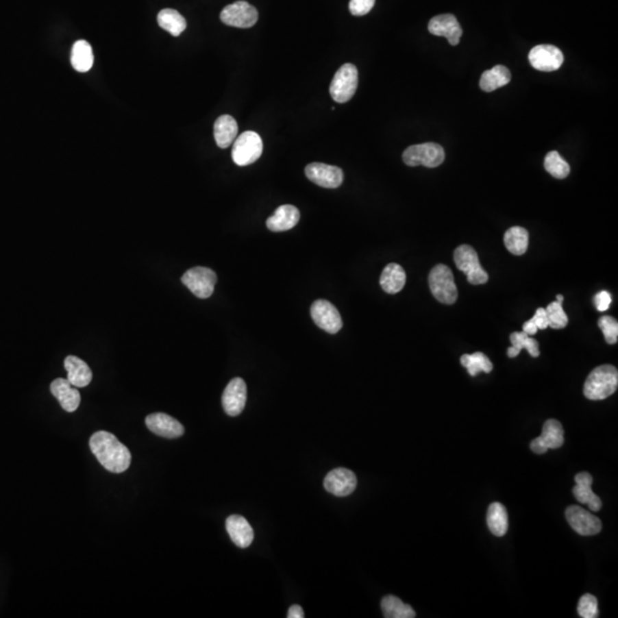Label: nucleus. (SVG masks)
<instances>
[{"instance_id": "1", "label": "nucleus", "mask_w": 618, "mask_h": 618, "mask_svg": "<svg viewBox=\"0 0 618 618\" xmlns=\"http://www.w3.org/2000/svg\"><path fill=\"white\" fill-rule=\"evenodd\" d=\"M90 448L101 465L112 473L125 472L132 460L129 449L109 432L94 433L90 440Z\"/></svg>"}, {"instance_id": "2", "label": "nucleus", "mask_w": 618, "mask_h": 618, "mask_svg": "<svg viewBox=\"0 0 618 618\" xmlns=\"http://www.w3.org/2000/svg\"><path fill=\"white\" fill-rule=\"evenodd\" d=\"M618 386L617 369L604 364L594 369L584 384V395L592 401H600L613 395Z\"/></svg>"}, {"instance_id": "3", "label": "nucleus", "mask_w": 618, "mask_h": 618, "mask_svg": "<svg viewBox=\"0 0 618 618\" xmlns=\"http://www.w3.org/2000/svg\"><path fill=\"white\" fill-rule=\"evenodd\" d=\"M428 284L432 295L438 301L445 305L455 304L458 298V290L452 269L445 264H438L432 269L428 276Z\"/></svg>"}, {"instance_id": "4", "label": "nucleus", "mask_w": 618, "mask_h": 618, "mask_svg": "<svg viewBox=\"0 0 618 618\" xmlns=\"http://www.w3.org/2000/svg\"><path fill=\"white\" fill-rule=\"evenodd\" d=\"M403 162L408 166L438 167L443 163L445 158L443 147L438 143H426L415 145L404 150L402 155Z\"/></svg>"}, {"instance_id": "5", "label": "nucleus", "mask_w": 618, "mask_h": 618, "mask_svg": "<svg viewBox=\"0 0 618 618\" xmlns=\"http://www.w3.org/2000/svg\"><path fill=\"white\" fill-rule=\"evenodd\" d=\"M454 260L459 271H462L471 284H486L489 276L480 264L479 256L471 245L462 244L454 254Z\"/></svg>"}, {"instance_id": "6", "label": "nucleus", "mask_w": 618, "mask_h": 618, "mask_svg": "<svg viewBox=\"0 0 618 618\" xmlns=\"http://www.w3.org/2000/svg\"><path fill=\"white\" fill-rule=\"evenodd\" d=\"M264 150V143L260 136L252 131H247L237 136L234 141L233 157L234 163L238 166H247L254 164L260 158Z\"/></svg>"}, {"instance_id": "7", "label": "nucleus", "mask_w": 618, "mask_h": 618, "mask_svg": "<svg viewBox=\"0 0 618 618\" xmlns=\"http://www.w3.org/2000/svg\"><path fill=\"white\" fill-rule=\"evenodd\" d=\"M358 73L354 64L346 63L341 66L330 84V94L337 103H346L358 90Z\"/></svg>"}, {"instance_id": "8", "label": "nucleus", "mask_w": 618, "mask_h": 618, "mask_svg": "<svg viewBox=\"0 0 618 618\" xmlns=\"http://www.w3.org/2000/svg\"><path fill=\"white\" fill-rule=\"evenodd\" d=\"M217 281L216 273L206 267L191 268L181 277V282L199 299H208L213 295Z\"/></svg>"}, {"instance_id": "9", "label": "nucleus", "mask_w": 618, "mask_h": 618, "mask_svg": "<svg viewBox=\"0 0 618 618\" xmlns=\"http://www.w3.org/2000/svg\"><path fill=\"white\" fill-rule=\"evenodd\" d=\"M258 16L257 8L252 5L247 1H236L223 8L220 20L230 27L247 29L257 23Z\"/></svg>"}, {"instance_id": "10", "label": "nucleus", "mask_w": 618, "mask_h": 618, "mask_svg": "<svg viewBox=\"0 0 618 618\" xmlns=\"http://www.w3.org/2000/svg\"><path fill=\"white\" fill-rule=\"evenodd\" d=\"M310 315L317 327L327 334H336L343 327V320L341 313L330 301L327 300H317L312 305Z\"/></svg>"}, {"instance_id": "11", "label": "nucleus", "mask_w": 618, "mask_h": 618, "mask_svg": "<svg viewBox=\"0 0 618 618\" xmlns=\"http://www.w3.org/2000/svg\"><path fill=\"white\" fill-rule=\"evenodd\" d=\"M566 519L570 527L582 536L597 535L602 529L600 519L576 505L567 508Z\"/></svg>"}, {"instance_id": "12", "label": "nucleus", "mask_w": 618, "mask_h": 618, "mask_svg": "<svg viewBox=\"0 0 618 618\" xmlns=\"http://www.w3.org/2000/svg\"><path fill=\"white\" fill-rule=\"evenodd\" d=\"M306 177L320 187L334 189L341 187L344 173L341 167L323 163H312L306 166Z\"/></svg>"}, {"instance_id": "13", "label": "nucleus", "mask_w": 618, "mask_h": 618, "mask_svg": "<svg viewBox=\"0 0 618 618\" xmlns=\"http://www.w3.org/2000/svg\"><path fill=\"white\" fill-rule=\"evenodd\" d=\"M358 486V479L351 469L339 467L332 469L324 479V488L327 493L337 497L349 496Z\"/></svg>"}, {"instance_id": "14", "label": "nucleus", "mask_w": 618, "mask_h": 618, "mask_svg": "<svg viewBox=\"0 0 618 618\" xmlns=\"http://www.w3.org/2000/svg\"><path fill=\"white\" fill-rule=\"evenodd\" d=\"M563 442H565V432L563 425L556 419H549L543 426L542 435L530 443V448L535 454L543 455L549 449L563 447Z\"/></svg>"}, {"instance_id": "15", "label": "nucleus", "mask_w": 618, "mask_h": 618, "mask_svg": "<svg viewBox=\"0 0 618 618\" xmlns=\"http://www.w3.org/2000/svg\"><path fill=\"white\" fill-rule=\"evenodd\" d=\"M563 54L553 45H539L529 52V62L539 71H556L563 66Z\"/></svg>"}, {"instance_id": "16", "label": "nucleus", "mask_w": 618, "mask_h": 618, "mask_svg": "<svg viewBox=\"0 0 618 618\" xmlns=\"http://www.w3.org/2000/svg\"><path fill=\"white\" fill-rule=\"evenodd\" d=\"M247 384L242 378H234L223 394V406L228 416L236 417L242 414L247 404Z\"/></svg>"}, {"instance_id": "17", "label": "nucleus", "mask_w": 618, "mask_h": 618, "mask_svg": "<svg viewBox=\"0 0 618 618\" xmlns=\"http://www.w3.org/2000/svg\"><path fill=\"white\" fill-rule=\"evenodd\" d=\"M428 32L432 35L445 37L449 44L458 45L462 38V29L455 15L442 14L434 16L428 23Z\"/></svg>"}, {"instance_id": "18", "label": "nucleus", "mask_w": 618, "mask_h": 618, "mask_svg": "<svg viewBox=\"0 0 618 618\" xmlns=\"http://www.w3.org/2000/svg\"><path fill=\"white\" fill-rule=\"evenodd\" d=\"M146 425L148 430L153 432V434L162 436V438H180L184 433V426L177 419H174L173 417L163 414V412L149 415L146 418Z\"/></svg>"}, {"instance_id": "19", "label": "nucleus", "mask_w": 618, "mask_h": 618, "mask_svg": "<svg viewBox=\"0 0 618 618\" xmlns=\"http://www.w3.org/2000/svg\"><path fill=\"white\" fill-rule=\"evenodd\" d=\"M226 529L234 544L240 549H247L254 542V529L240 515H230L226 520Z\"/></svg>"}, {"instance_id": "20", "label": "nucleus", "mask_w": 618, "mask_h": 618, "mask_svg": "<svg viewBox=\"0 0 618 618\" xmlns=\"http://www.w3.org/2000/svg\"><path fill=\"white\" fill-rule=\"evenodd\" d=\"M576 486H573V493L577 502L580 504H587L591 510L597 512L602 507V502L600 498L592 491V483L593 478L590 473L580 472L575 476Z\"/></svg>"}, {"instance_id": "21", "label": "nucleus", "mask_w": 618, "mask_h": 618, "mask_svg": "<svg viewBox=\"0 0 618 618\" xmlns=\"http://www.w3.org/2000/svg\"><path fill=\"white\" fill-rule=\"evenodd\" d=\"M51 392L66 412H73L80 404L78 389L73 387L68 379L58 378L51 384Z\"/></svg>"}, {"instance_id": "22", "label": "nucleus", "mask_w": 618, "mask_h": 618, "mask_svg": "<svg viewBox=\"0 0 618 618\" xmlns=\"http://www.w3.org/2000/svg\"><path fill=\"white\" fill-rule=\"evenodd\" d=\"M300 220V212L293 205H282L273 216L267 219V228L274 233L286 232L297 226Z\"/></svg>"}, {"instance_id": "23", "label": "nucleus", "mask_w": 618, "mask_h": 618, "mask_svg": "<svg viewBox=\"0 0 618 618\" xmlns=\"http://www.w3.org/2000/svg\"><path fill=\"white\" fill-rule=\"evenodd\" d=\"M64 368L68 372V380L73 387H86L92 382V370L82 358L69 355L64 360Z\"/></svg>"}, {"instance_id": "24", "label": "nucleus", "mask_w": 618, "mask_h": 618, "mask_svg": "<svg viewBox=\"0 0 618 618\" xmlns=\"http://www.w3.org/2000/svg\"><path fill=\"white\" fill-rule=\"evenodd\" d=\"M238 133V126L234 117L230 115L220 116L214 123V139L221 149H226L235 141Z\"/></svg>"}, {"instance_id": "25", "label": "nucleus", "mask_w": 618, "mask_h": 618, "mask_svg": "<svg viewBox=\"0 0 618 618\" xmlns=\"http://www.w3.org/2000/svg\"><path fill=\"white\" fill-rule=\"evenodd\" d=\"M406 271L399 264H388L384 268L380 276V286L389 295H395L406 285Z\"/></svg>"}, {"instance_id": "26", "label": "nucleus", "mask_w": 618, "mask_h": 618, "mask_svg": "<svg viewBox=\"0 0 618 618\" xmlns=\"http://www.w3.org/2000/svg\"><path fill=\"white\" fill-rule=\"evenodd\" d=\"M94 63L93 49L86 40H77L71 51V64L78 73H87Z\"/></svg>"}, {"instance_id": "27", "label": "nucleus", "mask_w": 618, "mask_h": 618, "mask_svg": "<svg viewBox=\"0 0 618 618\" xmlns=\"http://www.w3.org/2000/svg\"><path fill=\"white\" fill-rule=\"evenodd\" d=\"M486 523L493 535L503 537L508 529V515L504 505L500 503H493L488 508Z\"/></svg>"}, {"instance_id": "28", "label": "nucleus", "mask_w": 618, "mask_h": 618, "mask_svg": "<svg viewBox=\"0 0 618 618\" xmlns=\"http://www.w3.org/2000/svg\"><path fill=\"white\" fill-rule=\"evenodd\" d=\"M512 79L510 70L506 66H496L491 69L486 70L482 73L480 79V87L484 92H493V90L505 86Z\"/></svg>"}, {"instance_id": "29", "label": "nucleus", "mask_w": 618, "mask_h": 618, "mask_svg": "<svg viewBox=\"0 0 618 618\" xmlns=\"http://www.w3.org/2000/svg\"><path fill=\"white\" fill-rule=\"evenodd\" d=\"M504 243L507 250L515 256H522L528 250V230L522 227H510L504 235Z\"/></svg>"}, {"instance_id": "30", "label": "nucleus", "mask_w": 618, "mask_h": 618, "mask_svg": "<svg viewBox=\"0 0 618 618\" xmlns=\"http://www.w3.org/2000/svg\"><path fill=\"white\" fill-rule=\"evenodd\" d=\"M157 22L160 28L170 32L174 37L180 36L187 28V21L179 12L172 8H165L157 15Z\"/></svg>"}, {"instance_id": "31", "label": "nucleus", "mask_w": 618, "mask_h": 618, "mask_svg": "<svg viewBox=\"0 0 618 618\" xmlns=\"http://www.w3.org/2000/svg\"><path fill=\"white\" fill-rule=\"evenodd\" d=\"M510 341L512 346L507 349L508 358H517L523 348L529 351V354L532 355V358H539V341L530 337L529 334H526L523 331L522 332H514V334H510Z\"/></svg>"}, {"instance_id": "32", "label": "nucleus", "mask_w": 618, "mask_h": 618, "mask_svg": "<svg viewBox=\"0 0 618 618\" xmlns=\"http://www.w3.org/2000/svg\"><path fill=\"white\" fill-rule=\"evenodd\" d=\"M382 610L386 618H414L416 613L410 604L394 595H387L382 600Z\"/></svg>"}, {"instance_id": "33", "label": "nucleus", "mask_w": 618, "mask_h": 618, "mask_svg": "<svg viewBox=\"0 0 618 618\" xmlns=\"http://www.w3.org/2000/svg\"><path fill=\"white\" fill-rule=\"evenodd\" d=\"M460 363L464 368L467 369V371L472 377H475L480 371L486 372V373L493 371V363L481 351H476L474 354L462 355Z\"/></svg>"}, {"instance_id": "34", "label": "nucleus", "mask_w": 618, "mask_h": 618, "mask_svg": "<svg viewBox=\"0 0 618 618\" xmlns=\"http://www.w3.org/2000/svg\"><path fill=\"white\" fill-rule=\"evenodd\" d=\"M544 167L556 179H566L570 173L569 164L563 160L558 151H549L544 160Z\"/></svg>"}, {"instance_id": "35", "label": "nucleus", "mask_w": 618, "mask_h": 618, "mask_svg": "<svg viewBox=\"0 0 618 618\" xmlns=\"http://www.w3.org/2000/svg\"><path fill=\"white\" fill-rule=\"evenodd\" d=\"M545 309L549 317V327L552 329H563L568 325L569 320L563 310V304L558 301L551 302Z\"/></svg>"}, {"instance_id": "36", "label": "nucleus", "mask_w": 618, "mask_h": 618, "mask_svg": "<svg viewBox=\"0 0 618 618\" xmlns=\"http://www.w3.org/2000/svg\"><path fill=\"white\" fill-rule=\"evenodd\" d=\"M597 325L600 327L602 334H604V339L609 345H614L618 341V322L615 320L614 317H602L597 322Z\"/></svg>"}, {"instance_id": "37", "label": "nucleus", "mask_w": 618, "mask_h": 618, "mask_svg": "<svg viewBox=\"0 0 618 618\" xmlns=\"http://www.w3.org/2000/svg\"><path fill=\"white\" fill-rule=\"evenodd\" d=\"M578 614L583 618H597L599 616L597 597L592 594H584L578 602Z\"/></svg>"}, {"instance_id": "38", "label": "nucleus", "mask_w": 618, "mask_h": 618, "mask_svg": "<svg viewBox=\"0 0 618 618\" xmlns=\"http://www.w3.org/2000/svg\"><path fill=\"white\" fill-rule=\"evenodd\" d=\"M375 3V0H351L349 11L354 16H363L371 11Z\"/></svg>"}, {"instance_id": "39", "label": "nucleus", "mask_w": 618, "mask_h": 618, "mask_svg": "<svg viewBox=\"0 0 618 618\" xmlns=\"http://www.w3.org/2000/svg\"><path fill=\"white\" fill-rule=\"evenodd\" d=\"M611 295L608 291H601L594 297V305L599 312H606L611 305Z\"/></svg>"}, {"instance_id": "40", "label": "nucleus", "mask_w": 618, "mask_h": 618, "mask_svg": "<svg viewBox=\"0 0 618 618\" xmlns=\"http://www.w3.org/2000/svg\"><path fill=\"white\" fill-rule=\"evenodd\" d=\"M530 321L539 330H545L546 327H549V317L546 313V309L542 308V307L536 310L535 315Z\"/></svg>"}, {"instance_id": "41", "label": "nucleus", "mask_w": 618, "mask_h": 618, "mask_svg": "<svg viewBox=\"0 0 618 618\" xmlns=\"http://www.w3.org/2000/svg\"><path fill=\"white\" fill-rule=\"evenodd\" d=\"M304 617H305V614H304V609H302L300 606H298V604H293V606H291V607L288 608V618Z\"/></svg>"}, {"instance_id": "42", "label": "nucleus", "mask_w": 618, "mask_h": 618, "mask_svg": "<svg viewBox=\"0 0 618 618\" xmlns=\"http://www.w3.org/2000/svg\"><path fill=\"white\" fill-rule=\"evenodd\" d=\"M523 327V332L529 334V336H534V334H537V331H539V329H537V327H536L535 325L532 323V321L526 322V323L523 324V327Z\"/></svg>"}, {"instance_id": "43", "label": "nucleus", "mask_w": 618, "mask_h": 618, "mask_svg": "<svg viewBox=\"0 0 618 618\" xmlns=\"http://www.w3.org/2000/svg\"><path fill=\"white\" fill-rule=\"evenodd\" d=\"M556 301L560 302V304H563V295H556Z\"/></svg>"}]
</instances>
